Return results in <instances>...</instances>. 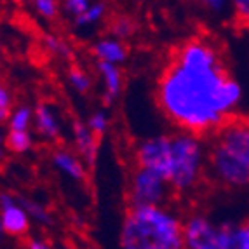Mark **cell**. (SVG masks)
<instances>
[{"mask_svg": "<svg viewBox=\"0 0 249 249\" xmlns=\"http://www.w3.org/2000/svg\"><path fill=\"white\" fill-rule=\"evenodd\" d=\"M18 204L25 209L30 218H34V220L40 221V223H44V225L53 223L51 214L47 213V209L44 208V206H40V204L34 202V200H30V199H25V197H18Z\"/></svg>", "mask_w": 249, "mask_h": 249, "instance_id": "obj_15", "label": "cell"}, {"mask_svg": "<svg viewBox=\"0 0 249 249\" xmlns=\"http://www.w3.org/2000/svg\"><path fill=\"white\" fill-rule=\"evenodd\" d=\"M138 167L159 173L169 178L171 173V136H157L146 140L136 150Z\"/></svg>", "mask_w": 249, "mask_h": 249, "instance_id": "obj_7", "label": "cell"}, {"mask_svg": "<svg viewBox=\"0 0 249 249\" xmlns=\"http://www.w3.org/2000/svg\"><path fill=\"white\" fill-rule=\"evenodd\" d=\"M136 30V25L134 21L127 16H119L117 19L112 21V34L119 38H127L134 34Z\"/></svg>", "mask_w": 249, "mask_h": 249, "instance_id": "obj_18", "label": "cell"}, {"mask_svg": "<svg viewBox=\"0 0 249 249\" xmlns=\"http://www.w3.org/2000/svg\"><path fill=\"white\" fill-rule=\"evenodd\" d=\"M68 80H70L71 86H73L79 92H82V94L84 92H88L89 88H91V79L88 77V73L77 67L70 68V71H68Z\"/></svg>", "mask_w": 249, "mask_h": 249, "instance_id": "obj_20", "label": "cell"}, {"mask_svg": "<svg viewBox=\"0 0 249 249\" xmlns=\"http://www.w3.org/2000/svg\"><path fill=\"white\" fill-rule=\"evenodd\" d=\"M47 46H49L51 49L54 51V53L65 54V56H67V54H68L67 47L63 46V44H61V42H59V40H56V38H53V37H47Z\"/></svg>", "mask_w": 249, "mask_h": 249, "instance_id": "obj_28", "label": "cell"}, {"mask_svg": "<svg viewBox=\"0 0 249 249\" xmlns=\"http://www.w3.org/2000/svg\"><path fill=\"white\" fill-rule=\"evenodd\" d=\"M88 127L94 136L98 134H103L108 127V117L105 112H96L89 117V122H88Z\"/></svg>", "mask_w": 249, "mask_h": 249, "instance_id": "obj_21", "label": "cell"}, {"mask_svg": "<svg viewBox=\"0 0 249 249\" xmlns=\"http://www.w3.org/2000/svg\"><path fill=\"white\" fill-rule=\"evenodd\" d=\"M98 70H100L105 82V103L110 105L117 96L121 94V89H122L121 70L115 65H108V63H98Z\"/></svg>", "mask_w": 249, "mask_h": 249, "instance_id": "obj_12", "label": "cell"}, {"mask_svg": "<svg viewBox=\"0 0 249 249\" xmlns=\"http://www.w3.org/2000/svg\"><path fill=\"white\" fill-rule=\"evenodd\" d=\"M73 138H75L77 150H79L82 159L86 160V166L92 167L96 162V155H98L96 136L89 131L88 124H82L80 121H75L73 122Z\"/></svg>", "mask_w": 249, "mask_h": 249, "instance_id": "obj_9", "label": "cell"}, {"mask_svg": "<svg viewBox=\"0 0 249 249\" xmlns=\"http://www.w3.org/2000/svg\"><path fill=\"white\" fill-rule=\"evenodd\" d=\"M0 61H2V46H0Z\"/></svg>", "mask_w": 249, "mask_h": 249, "instance_id": "obj_32", "label": "cell"}, {"mask_svg": "<svg viewBox=\"0 0 249 249\" xmlns=\"http://www.w3.org/2000/svg\"><path fill=\"white\" fill-rule=\"evenodd\" d=\"M239 249H249V220L239 225Z\"/></svg>", "mask_w": 249, "mask_h": 249, "instance_id": "obj_26", "label": "cell"}, {"mask_svg": "<svg viewBox=\"0 0 249 249\" xmlns=\"http://www.w3.org/2000/svg\"><path fill=\"white\" fill-rule=\"evenodd\" d=\"M169 183L155 171L138 167L131 176L129 185V208H150L159 206L166 199Z\"/></svg>", "mask_w": 249, "mask_h": 249, "instance_id": "obj_5", "label": "cell"}, {"mask_svg": "<svg viewBox=\"0 0 249 249\" xmlns=\"http://www.w3.org/2000/svg\"><path fill=\"white\" fill-rule=\"evenodd\" d=\"M209 167L225 187H249V119H233L216 133Z\"/></svg>", "mask_w": 249, "mask_h": 249, "instance_id": "obj_3", "label": "cell"}, {"mask_svg": "<svg viewBox=\"0 0 249 249\" xmlns=\"http://www.w3.org/2000/svg\"><path fill=\"white\" fill-rule=\"evenodd\" d=\"M121 246L122 249H185L183 223L160 206L129 208L122 223Z\"/></svg>", "mask_w": 249, "mask_h": 249, "instance_id": "obj_2", "label": "cell"}, {"mask_svg": "<svg viewBox=\"0 0 249 249\" xmlns=\"http://www.w3.org/2000/svg\"><path fill=\"white\" fill-rule=\"evenodd\" d=\"M5 145L9 150H13L16 154H23L32 146V134L28 131L21 133V131H9L7 138H5Z\"/></svg>", "mask_w": 249, "mask_h": 249, "instance_id": "obj_17", "label": "cell"}, {"mask_svg": "<svg viewBox=\"0 0 249 249\" xmlns=\"http://www.w3.org/2000/svg\"><path fill=\"white\" fill-rule=\"evenodd\" d=\"M0 223L4 233L9 235H23L30 229V216L26 211L18 204V199H14L9 194H0Z\"/></svg>", "mask_w": 249, "mask_h": 249, "instance_id": "obj_8", "label": "cell"}, {"mask_svg": "<svg viewBox=\"0 0 249 249\" xmlns=\"http://www.w3.org/2000/svg\"><path fill=\"white\" fill-rule=\"evenodd\" d=\"M92 53L96 54V58L100 59V63H108V65H119L127 59V49L121 40L115 38H105L100 40L92 47Z\"/></svg>", "mask_w": 249, "mask_h": 249, "instance_id": "obj_11", "label": "cell"}, {"mask_svg": "<svg viewBox=\"0 0 249 249\" xmlns=\"http://www.w3.org/2000/svg\"><path fill=\"white\" fill-rule=\"evenodd\" d=\"M11 113V94L4 86H0V122L9 121Z\"/></svg>", "mask_w": 249, "mask_h": 249, "instance_id": "obj_25", "label": "cell"}, {"mask_svg": "<svg viewBox=\"0 0 249 249\" xmlns=\"http://www.w3.org/2000/svg\"><path fill=\"white\" fill-rule=\"evenodd\" d=\"M204 5H206V9L211 11V13L221 14L223 13V9L229 7V2H225V0H208Z\"/></svg>", "mask_w": 249, "mask_h": 249, "instance_id": "obj_27", "label": "cell"}, {"mask_svg": "<svg viewBox=\"0 0 249 249\" xmlns=\"http://www.w3.org/2000/svg\"><path fill=\"white\" fill-rule=\"evenodd\" d=\"M232 7L235 19L242 25H249V0H235Z\"/></svg>", "mask_w": 249, "mask_h": 249, "instance_id": "obj_24", "label": "cell"}, {"mask_svg": "<svg viewBox=\"0 0 249 249\" xmlns=\"http://www.w3.org/2000/svg\"><path fill=\"white\" fill-rule=\"evenodd\" d=\"M53 162L61 173H65V175L70 176V178L77 179V181L86 179V167H84L82 162L75 157V155H71L70 152H65V150L54 152Z\"/></svg>", "mask_w": 249, "mask_h": 249, "instance_id": "obj_13", "label": "cell"}, {"mask_svg": "<svg viewBox=\"0 0 249 249\" xmlns=\"http://www.w3.org/2000/svg\"><path fill=\"white\" fill-rule=\"evenodd\" d=\"M206 152L200 138L190 133L171 136V173L167 183L176 192H187L202 178Z\"/></svg>", "mask_w": 249, "mask_h": 249, "instance_id": "obj_4", "label": "cell"}, {"mask_svg": "<svg viewBox=\"0 0 249 249\" xmlns=\"http://www.w3.org/2000/svg\"><path fill=\"white\" fill-rule=\"evenodd\" d=\"M65 249H68V248H65Z\"/></svg>", "mask_w": 249, "mask_h": 249, "instance_id": "obj_33", "label": "cell"}, {"mask_svg": "<svg viewBox=\"0 0 249 249\" xmlns=\"http://www.w3.org/2000/svg\"><path fill=\"white\" fill-rule=\"evenodd\" d=\"M35 9H37V13L40 16L47 18V19H53V18L58 16V4L53 2V0H37Z\"/></svg>", "mask_w": 249, "mask_h": 249, "instance_id": "obj_22", "label": "cell"}, {"mask_svg": "<svg viewBox=\"0 0 249 249\" xmlns=\"http://www.w3.org/2000/svg\"><path fill=\"white\" fill-rule=\"evenodd\" d=\"M28 249H51L46 242H40V241H32L28 244Z\"/></svg>", "mask_w": 249, "mask_h": 249, "instance_id": "obj_29", "label": "cell"}, {"mask_svg": "<svg viewBox=\"0 0 249 249\" xmlns=\"http://www.w3.org/2000/svg\"><path fill=\"white\" fill-rule=\"evenodd\" d=\"M2 235H4V229H2V223H0V241H2Z\"/></svg>", "mask_w": 249, "mask_h": 249, "instance_id": "obj_30", "label": "cell"}, {"mask_svg": "<svg viewBox=\"0 0 249 249\" xmlns=\"http://www.w3.org/2000/svg\"><path fill=\"white\" fill-rule=\"evenodd\" d=\"M157 101L181 133H218L233 121L244 88L214 42L192 37L179 44L157 82Z\"/></svg>", "mask_w": 249, "mask_h": 249, "instance_id": "obj_1", "label": "cell"}, {"mask_svg": "<svg viewBox=\"0 0 249 249\" xmlns=\"http://www.w3.org/2000/svg\"><path fill=\"white\" fill-rule=\"evenodd\" d=\"M0 154H2V136H0Z\"/></svg>", "mask_w": 249, "mask_h": 249, "instance_id": "obj_31", "label": "cell"}, {"mask_svg": "<svg viewBox=\"0 0 249 249\" xmlns=\"http://www.w3.org/2000/svg\"><path fill=\"white\" fill-rule=\"evenodd\" d=\"M91 5L92 4L88 2V0H68V2L63 4V7H65V11H67L68 14H71L73 18H79L80 14L86 13Z\"/></svg>", "mask_w": 249, "mask_h": 249, "instance_id": "obj_23", "label": "cell"}, {"mask_svg": "<svg viewBox=\"0 0 249 249\" xmlns=\"http://www.w3.org/2000/svg\"><path fill=\"white\" fill-rule=\"evenodd\" d=\"M220 249H239V225L221 223L220 225Z\"/></svg>", "mask_w": 249, "mask_h": 249, "instance_id": "obj_16", "label": "cell"}, {"mask_svg": "<svg viewBox=\"0 0 249 249\" xmlns=\"http://www.w3.org/2000/svg\"><path fill=\"white\" fill-rule=\"evenodd\" d=\"M185 249H220V225L208 216L194 214L183 223Z\"/></svg>", "mask_w": 249, "mask_h": 249, "instance_id": "obj_6", "label": "cell"}, {"mask_svg": "<svg viewBox=\"0 0 249 249\" xmlns=\"http://www.w3.org/2000/svg\"><path fill=\"white\" fill-rule=\"evenodd\" d=\"M34 122V113L28 107H19L18 110H14L11 113V119H9V131H21L25 133L28 131L30 124Z\"/></svg>", "mask_w": 249, "mask_h": 249, "instance_id": "obj_14", "label": "cell"}, {"mask_svg": "<svg viewBox=\"0 0 249 249\" xmlns=\"http://www.w3.org/2000/svg\"><path fill=\"white\" fill-rule=\"evenodd\" d=\"M105 11V4H92L91 7L86 11L84 14H80L79 18H75V25L77 26H88V25H92L96 21H100L103 18Z\"/></svg>", "mask_w": 249, "mask_h": 249, "instance_id": "obj_19", "label": "cell"}, {"mask_svg": "<svg viewBox=\"0 0 249 249\" xmlns=\"http://www.w3.org/2000/svg\"><path fill=\"white\" fill-rule=\"evenodd\" d=\"M34 122L37 131L47 140H56L59 136V119L56 110L46 103H38L34 112Z\"/></svg>", "mask_w": 249, "mask_h": 249, "instance_id": "obj_10", "label": "cell"}]
</instances>
